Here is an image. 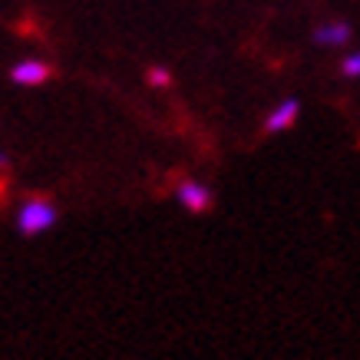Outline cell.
<instances>
[{
  "mask_svg": "<svg viewBox=\"0 0 360 360\" xmlns=\"http://www.w3.org/2000/svg\"><path fill=\"white\" fill-rule=\"evenodd\" d=\"M56 219H60V212H56V205L44 195L23 198V205L17 208V229H20L23 238H37V235L50 231L56 225Z\"/></svg>",
  "mask_w": 360,
  "mask_h": 360,
  "instance_id": "1",
  "label": "cell"
},
{
  "mask_svg": "<svg viewBox=\"0 0 360 360\" xmlns=\"http://www.w3.org/2000/svg\"><path fill=\"white\" fill-rule=\"evenodd\" d=\"M175 198H179V205L192 212V215H202L212 208L215 202V192L205 186V182H198V179H182L179 186H175Z\"/></svg>",
  "mask_w": 360,
  "mask_h": 360,
  "instance_id": "2",
  "label": "cell"
},
{
  "mask_svg": "<svg viewBox=\"0 0 360 360\" xmlns=\"http://www.w3.org/2000/svg\"><path fill=\"white\" fill-rule=\"evenodd\" d=\"M297 116H301V103H297L295 96L281 99V103L264 116V132H268V136H274V132H288L297 122Z\"/></svg>",
  "mask_w": 360,
  "mask_h": 360,
  "instance_id": "3",
  "label": "cell"
},
{
  "mask_svg": "<svg viewBox=\"0 0 360 360\" xmlns=\"http://www.w3.org/2000/svg\"><path fill=\"white\" fill-rule=\"evenodd\" d=\"M50 63L46 60H37V56H30V60H20V63H13L11 70V79L17 83V86H40V83H46L50 79Z\"/></svg>",
  "mask_w": 360,
  "mask_h": 360,
  "instance_id": "4",
  "label": "cell"
},
{
  "mask_svg": "<svg viewBox=\"0 0 360 360\" xmlns=\"http://www.w3.org/2000/svg\"><path fill=\"white\" fill-rule=\"evenodd\" d=\"M350 23H344V20H328V23H317L314 27V33H311V40H314L317 46H344L350 40Z\"/></svg>",
  "mask_w": 360,
  "mask_h": 360,
  "instance_id": "5",
  "label": "cell"
},
{
  "mask_svg": "<svg viewBox=\"0 0 360 360\" xmlns=\"http://www.w3.org/2000/svg\"><path fill=\"white\" fill-rule=\"evenodd\" d=\"M340 73L347 79H360V50H354V53H347L340 60Z\"/></svg>",
  "mask_w": 360,
  "mask_h": 360,
  "instance_id": "6",
  "label": "cell"
},
{
  "mask_svg": "<svg viewBox=\"0 0 360 360\" xmlns=\"http://www.w3.org/2000/svg\"><path fill=\"white\" fill-rule=\"evenodd\" d=\"M146 77H149V83H153V86H159V89L172 86V73H169L165 66H153V70H149Z\"/></svg>",
  "mask_w": 360,
  "mask_h": 360,
  "instance_id": "7",
  "label": "cell"
},
{
  "mask_svg": "<svg viewBox=\"0 0 360 360\" xmlns=\"http://www.w3.org/2000/svg\"><path fill=\"white\" fill-rule=\"evenodd\" d=\"M7 165H11V155H7L4 149H0V169H7Z\"/></svg>",
  "mask_w": 360,
  "mask_h": 360,
  "instance_id": "8",
  "label": "cell"
}]
</instances>
